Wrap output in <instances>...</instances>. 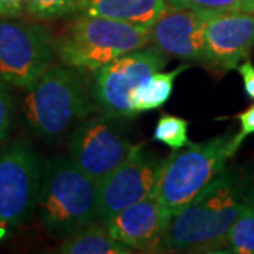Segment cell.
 Wrapping results in <instances>:
<instances>
[{"instance_id":"d4e9b609","label":"cell","mask_w":254,"mask_h":254,"mask_svg":"<svg viewBox=\"0 0 254 254\" xmlns=\"http://www.w3.org/2000/svg\"><path fill=\"white\" fill-rule=\"evenodd\" d=\"M0 17H13L16 18L14 16V13L11 11L9 6L3 1V0H0Z\"/></svg>"},{"instance_id":"cb8c5ba5","label":"cell","mask_w":254,"mask_h":254,"mask_svg":"<svg viewBox=\"0 0 254 254\" xmlns=\"http://www.w3.org/2000/svg\"><path fill=\"white\" fill-rule=\"evenodd\" d=\"M7 6H9L10 9H11V11L14 13V16L16 17H18L20 14H21V10H23V7H21V3H23V0H3Z\"/></svg>"},{"instance_id":"52a82bcc","label":"cell","mask_w":254,"mask_h":254,"mask_svg":"<svg viewBox=\"0 0 254 254\" xmlns=\"http://www.w3.org/2000/svg\"><path fill=\"white\" fill-rule=\"evenodd\" d=\"M55 38L43 26L0 17V78L27 88L53 66Z\"/></svg>"},{"instance_id":"7c38bea8","label":"cell","mask_w":254,"mask_h":254,"mask_svg":"<svg viewBox=\"0 0 254 254\" xmlns=\"http://www.w3.org/2000/svg\"><path fill=\"white\" fill-rule=\"evenodd\" d=\"M205 14L168 4L150 27V43L163 54L182 61L203 64Z\"/></svg>"},{"instance_id":"6da1fadb","label":"cell","mask_w":254,"mask_h":254,"mask_svg":"<svg viewBox=\"0 0 254 254\" xmlns=\"http://www.w3.org/2000/svg\"><path fill=\"white\" fill-rule=\"evenodd\" d=\"M253 202L250 182L225 168L171 218L164 233L161 252H220L225 249L227 230L237 215Z\"/></svg>"},{"instance_id":"44dd1931","label":"cell","mask_w":254,"mask_h":254,"mask_svg":"<svg viewBox=\"0 0 254 254\" xmlns=\"http://www.w3.org/2000/svg\"><path fill=\"white\" fill-rule=\"evenodd\" d=\"M7 82L0 78V144L6 138L13 119V98L6 86Z\"/></svg>"},{"instance_id":"ffe728a7","label":"cell","mask_w":254,"mask_h":254,"mask_svg":"<svg viewBox=\"0 0 254 254\" xmlns=\"http://www.w3.org/2000/svg\"><path fill=\"white\" fill-rule=\"evenodd\" d=\"M76 0H26V9L37 18L65 17L75 11Z\"/></svg>"},{"instance_id":"8992f818","label":"cell","mask_w":254,"mask_h":254,"mask_svg":"<svg viewBox=\"0 0 254 254\" xmlns=\"http://www.w3.org/2000/svg\"><path fill=\"white\" fill-rule=\"evenodd\" d=\"M41 177L40 155L28 141L17 140L0 151V239L36 210Z\"/></svg>"},{"instance_id":"7a4b0ae2","label":"cell","mask_w":254,"mask_h":254,"mask_svg":"<svg viewBox=\"0 0 254 254\" xmlns=\"http://www.w3.org/2000/svg\"><path fill=\"white\" fill-rule=\"evenodd\" d=\"M37 208L50 233L69 236L99 223V187L71 158L57 155L43 168Z\"/></svg>"},{"instance_id":"9a60e30c","label":"cell","mask_w":254,"mask_h":254,"mask_svg":"<svg viewBox=\"0 0 254 254\" xmlns=\"http://www.w3.org/2000/svg\"><path fill=\"white\" fill-rule=\"evenodd\" d=\"M57 253L63 254H128L130 247L110 236L106 226L96 223L75 232L58 246Z\"/></svg>"},{"instance_id":"ba28073f","label":"cell","mask_w":254,"mask_h":254,"mask_svg":"<svg viewBox=\"0 0 254 254\" xmlns=\"http://www.w3.org/2000/svg\"><path fill=\"white\" fill-rule=\"evenodd\" d=\"M168 57L158 48H140L119 57L95 71L92 96L106 118H134L130 96L151 73L161 71Z\"/></svg>"},{"instance_id":"8fae6325","label":"cell","mask_w":254,"mask_h":254,"mask_svg":"<svg viewBox=\"0 0 254 254\" xmlns=\"http://www.w3.org/2000/svg\"><path fill=\"white\" fill-rule=\"evenodd\" d=\"M203 37V64L222 72L232 71L249 57L254 47V14H205Z\"/></svg>"},{"instance_id":"4fadbf2b","label":"cell","mask_w":254,"mask_h":254,"mask_svg":"<svg viewBox=\"0 0 254 254\" xmlns=\"http://www.w3.org/2000/svg\"><path fill=\"white\" fill-rule=\"evenodd\" d=\"M105 226L110 236L130 249L161 252L167 222L155 190L144 199L120 210Z\"/></svg>"},{"instance_id":"30bf717a","label":"cell","mask_w":254,"mask_h":254,"mask_svg":"<svg viewBox=\"0 0 254 254\" xmlns=\"http://www.w3.org/2000/svg\"><path fill=\"white\" fill-rule=\"evenodd\" d=\"M164 160L145 153L141 144L116 171L98 184L100 225H106L127 206L147 198L157 187Z\"/></svg>"},{"instance_id":"3957f363","label":"cell","mask_w":254,"mask_h":254,"mask_svg":"<svg viewBox=\"0 0 254 254\" xmlns=\"http://www.w3.org/2000/svg\"><path fill=\"white\" fill-rule=\"evenodd\" d=\"M21 113L37 137L54 141L92 112L86 86L72 68L53 65L26 88Z\"/></svg>"},{"instance_id":"5bb4252c","label":"cell","mask_w":254,"mask_h":254,"mask_svg":"<svg viewBox=\"0 0 254 254\" xmlns=\"http://www.w3.org/2000/svg\"><path fill=\"white\" fill-rule=\"evenodd\" d=\"M165 6V0H76L75 11L150 28Z\"/></svg>"},{"instance_id":"d6986e66","label":"cell","mask_w":254,"mask_h":254,"mask_svg":"<svg viewBox=\"0 0 254 254\" xmlns=\"http://www.w3.org/2000/svg\"><path fill=\"white\" fill-rule=\"evenodd\" d=\"M168 4L181 6L188 9L205 13H253L254 0H165Z\"/></svg>"},{"instance_id":"7402d4cb","label":"cell","mask_w":254,"mask_h":254,"mask_svg":"<svg viewBox=\"0 0 254 254\" xmlns=\"http://www.w3.org/2000/svg\"><path fill=\"white\" fill-rule=\"evenodd\" d=\"M236 119L240 122V131L236 136H233V143H235V147L239 150L240 145L243 144V141L246 140V137H249L254 133V105L245 112L239 113Z\"/></svg>"},{"instance_id":"603a6c76","label":"cell","mask_w":254,"mask_h":254,"mask_svg":"<svg viewBox=\"0 0 254 254\" xmlns=\"http://www.w3.org/2000/svg\"><path fill=\"white\" fill-rule=\"evenodd\" d=\"M237 71L240 73L245 91L250 99L254 100V65L250 61H245L237 65Z\"/></svg>"},{"instance_id":"ac0fdd59","label":"cell","mask_w":254,"mask_h":254,"mask_svg":"<svg viewBox=\"0 0 254 254\" xmlns=\"http://www.w3.org/2000/svg\"><path fill=\"white\" fill-rule=\"evenodd\" d=\"M190 123L185 119L173 115H161L154 130V138L160 143L168 145L173 151L181 150L190 144L188 138Z\"/></svg>"},{"instance_id":"2e32d148","label":"cell","mask_w":254,"mask_h":254,"mask_svg":"<svg viewBox=\"0 0 254 254\" xmlns=\"http://www.w3.org/2000/svg\"><path fill=\"white\" fill-rule=\"evenodd\" d=\"M185 69H188V65H181L170 72L157 71L147 76L130 96L131 109L136 113V116L138 113L163 106L173 93L174 81Z\"/></svg>"},{"instance_id":"5b68a950","label":"cell","mask_w":254,"mask_h":254,"mask_svg":"<svg viewBox=\"0 0 254 254\" xmlns=\"http://www.w3.org/2000/svg\"><path fill=\"white\" fill-rule=\"evenodd\" d=\"M236 151L233 136L222 134L190 144L185 150H175L164 160L155 192L167 226L184 205L225 170Z\"/></svg>"},{"instance_id":"e0dca14e","label":"cell","mask_w":254,"mask_h":254,"mask_svg":"<svg viewBox=\"0 0 254 254\" xmlns=\"http://www.w3.org/2000/svg\"><path fill=\"white\" fill-rule=\"evenodd\" d=\"M225 249L236 254H254V202L246 205L227 230Z\"/></svg>"},{"instance_id":"9c48e42d","label":"cell","mask_w":254,"mask_h":254,"mask_svg":"<svg viewBox=\"0 0 254 254\" xmlns=\"http://www.w3.org/2000/svg\"><path fill=\"white\" fill-rule=\"evenodd\" d=\"M110 120L105 116L81 122L69 140L71 161L96 184L116 171L140 145L133 144Z\"/></svg>"},{"instance_id":"277c9868","label":"cell","mask_w":254,"mask_h":254,"mask_svg":"<svg viewBox=\"0 0 254 254\" xmlns=\"http://www.w3.org/2000/svg\"><path fill=\"white\" fill-rule=\"evenodd\" d=\"M148 43L150 28L79 14L55 38V53L65 66L95 72L122 55L144 48Z\"/></svg>"}]
</instances>
